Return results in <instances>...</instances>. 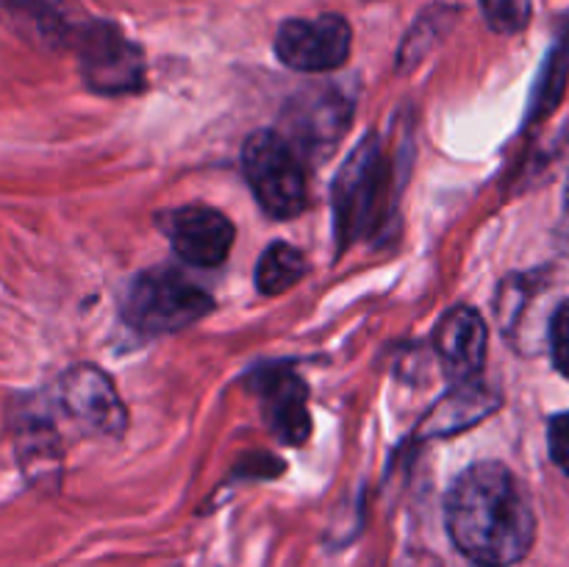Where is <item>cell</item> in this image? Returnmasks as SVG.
I'll list each match as a JSON object with an SVG mask.
<instances>
[{"mask_svg":"<svg viewBox=\"0 0 569 567\" xmlns=\"http://www.w3.org/2000/svg\"><path fill=\"white\" fill-rule=\"evenodd\" d=\"M456 548L478 567H515L537 543V515L520 478L500 461L467 467L445 498Z\"/></svg>","mask_w":569,"mask_h":567,"instance_id":"obj_1","label":"cell"},{"mask_svg":"<svg viewBox=\"0 0 569 567\" xmlns=\"http://www.w3.org/2000/svg\"><path fill=\"white\" fill-rule=\"evenodd\" d=\"M392 192V161L381 137L361 139L333 181V231L339 248L370 237L381 226Z\"/></svg>","mask_w":569,"mask_h":567,"instance_id":"obj_2","label":"cell"},{"mask_svg":"<svg viewBox=\"0 0 569 567\" xmlns=\"http://www.w3.org/2000/svg\"><path fill=\"white\" fill-rule=\"evenodd\" d=\"M211 309H214L211 295L189 281L176 267L144 270L128 284L126 300H122V317L128 326L148 337L181 331L203 320Z\"/></svg>","mask_w":569,"mask_h":567,"instance_id":"obj_3","label":"cell"},{"mask_svg":"<svg viewBox=\"0 0 569 567\" xmlns=\"http://www.w3.org/2000/svg\"><path fill=\"white\" fill-rule=\"evenodd\" d=\"M244 178L261 209L292 220L306 209V167L300 150L278 131H256L244 142Z\"/></svg>","mask_w":569,"mask_h":567,"instance_id":"obj_4","label":"cell"},{"mask_svg":"<svg viewBox=\"0 0 569 567\" xmlns=\"http://www.w3.org/2000/svg\"><path fill=\"white\" fill-rule=\"evenodd\" d=\"M72 50L81 61V76L98 94H131L144 87V53L114 22L92 20L78 31Z\"/></svg>","mask_w":569,"mask_h":567,"instance_id":"obj_5","label":"cell"},{"mask_svg":"<svg viewBox=\"0 0 569 567\" xmlns=\"http://www.w3.org/2000/svg\"><path fill=\"white\" fill-rule=\"evenodd\" d=\"M353 48V28L342 14L295 17L281 22L276 33V53L298 72H328L348 61Z\"/></svg>","mask_w":569,"mask_h":567,"instance_id":"obj_6","label":"cell"},{"mask_svg":"<svg viewBox=\"0 0 569 567\" xmlns=\"http://www.w3.org/2000/svg\"><path fill=\"white\" fill-rule=\"evenodd\" d=\"M159 228L167 233L172 250L194 267H220L237 239L233 222L203 203L161 211Z\"/></svg>","mask_w":569,"mask_h":567,"instance_id":"obj_7","label":"cell"},{"mask_svg":"<svg viewBox=\"0 0 569 567\" xmlns=\"http://www.w3.org/2000/svg\"><path fill=\"white\" fill-rule=\"evenodd\" d=\"M61 406L89 434L122 437L128 409L114 381L94 365H78L61 376Z\"/></svg>","mask_w":569,"mask_h":567,"instance_id":"obj_8","label":"cell"},{"mask_svg":"<svg viewBox=\"0 0 569 567\" xmlns=\"http://www.w3.org/2000/svg\"><path fill=\"white\" fill-rule=\"evenodd\" d=\"M256 392H259L264 422L281 442L303 445L311 437L309 389L298 372L287 367L261 370L256 376Z\"/></svg>","mask_w":569,"mask_h":567,"instance_id":"obj_9","label":"cell"},{"mask_svg":"<svg viewBox=\"0 0 569 567\" xmlns=\"http://www.w3.org/2000/svg\"><path fill=\"white\" fill-rule=\"evenodd\" d=\"M489 328L470 306H456L437 326V354L456 384H472L487 361Z\"/></svg>","mask_w":569,"mask_h":567,"instance_id":"obj_10","label":"cell"},{"mask_svg":"<svg viewBox=\"0 0 569 567\" xmlns=\"http://www.w3.org/2000/svg\"><path fill=\"white\" fill-rule=\"evenodd\" d=\"M0 11L17 31L50 48H72L89 22L76 0H0Z\"/></svg>","mask_w":569,"mask_h":567,"instance_id":"obj_11","label":"cell"},{"mask_svg":"<svg viewBox=\"0 0 569 567\" xmlns=\"http://www.w3.org/2000/svg\"><path fill=\"white\" fill-rule=\"evenodd\" d=\"M350 120L348 100L339 92H303L289 103V142L309 148V153H326L339 142Z\"/></svg>","mask_w":569,"mask_h":567,"instance_id":"obj_12","label":"cell"},{"mask_svg":"<svg viewBox=\"0 0 569 567\" xmlns=\"http://www.w3.org/2000/svg\"><path fill=\"white\" fill-rule=\"evenodd\" d=\"M306 276V256L287 242H272L256 265V287L264 295H281Z\"/></svg>","mask_w":569,"mask_h":567,"instance_id":"obj_13","label":"cell"},{"mask_svg":"<svg viewBox=\"0 0 569 567\" xmlns=\"http://www.w3.org/2000/svg\"><path fill=\"white\" fill-rule=\"evenodd\" d=\"M461 392H453V398L448 404H442L437 409V420H433V431L448 434L459 431V428L472 426V422L481 420L483 415L498 406V398L481 389L478 384H459Z\"/></svg>","mask_w":569,"mask_h":567,"instance_id":"obj_14","label":"cell"},{"mask_svg":"<svg viewBox=\"0 0 569 567\" xmlns=\"http://www.w3.org/2000/svg\"><path fill=\"white\" fill-rule=\"evenodd\" d=\"M456 11L450 6H431L420 20L415 22V28L406 37L403 50H400V64H415L422 53L433 44V39H439V33L445 28H450V20H453Z\"/></svg>","mask_w":569,"mask_h":567,"instance_id":"obj_15","label":"cell"},{"mask_svg":"<svg viewBox=\"0 0 569 567\" xmlns=\"http://www.w3.org/2000/svg\"><path fill=\"white\" fill-rule=\"evenodd\" d=\"M489 28L498 33H520L531 22V0H478Z\"/></svg>","mask_w":569,"mask_h":567,"instance_id":"obj_16","label":"cell"},{"mask_svg":"<svg viewBox=\"0 0 569 567\" xmlns=\"http://www.w3.org/2000/svg\"><path fill=\"white\" fill-rule=\"evenodd\" d=\"M550 356L561 376L569 378V298L550 317Z\"/></svg>","mask_w":569,"mask_h":567,"instance_id":"obj_17","label":"cell"},{"mask_svg":"<svg viewBox=\"0 0 569 567\" xmlns=\"http://www.w3.org/2000/svg\"><path fill=\"white\" fill-rule=\"evenodd\" d=\"M548 448H550V459L556 461V467L569 476V411H561V415L550 417Z\"/></svg>","mask_w":569,"mask_h":567,"instance_id":"obj_18","label":"cell"},{"mask_svg":"<svg viewBox=\"0 0 569 567\" xmlns=\"http://www.w3.org/2000/svg\"><path fill=\"white\" fill-rule=\"evenodd\" d=\"M559 245L569 253V176L565 187V203H561V222H559Z\"/></svg>","mask_w":569,"mask_h":567,"instance_id":"obj_19","label":"cell"}]
</instances>
